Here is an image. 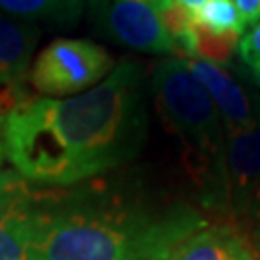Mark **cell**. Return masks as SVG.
<instances>
[{
    "mask_svg": "<svg viewBox=\"0 0 260 260\" xmlns=\"http://www.w3.org/2000/svg\"><path fill=\"white\" fill-rule=\"evenodd\" d=\"M149 135L145 70L120 62L91 91L31 96L4 116V156L33 185L72 187L125 168Z\"/></svg>",
    "mask_w": 260,
    "mask_h": 260,
    "instance_id": "1",
    "label": "cell"
},
{
    "mask_svg": "<svg viewBox=\"0 0 260 260\" xmlns=\"http://www.w3.org/2000/svg\"><path fill=\"white\" fill-rule=\"evenodd\" d=\"M206 225L185 199L139 177L104 174L41 189L33 260H168Z\"/></svg>",
    "mask_w": 260,
    "mask_h": 260,
    "instance_id": "2",
    "label": "cell"
},
{
    "mask_svg": "<svg viewBox=\"0 0 260 260\" xmlns=\"http://www.w3.org/2000/svg\"><path fill=\"white\" fill-rule=\"evenodd\" d=\"M150 91L160 118L183 145L185 166L203 205L220 212L228 133L214 101L183 60L160 62L150 77Z\"/></svg>",
    "mask_w": 260,
    "mask_h": 260,
    "instance_id": "3",
    "label": "cell"
},
{
    "mask_svg": "<svg viewBox=\"0 0 260 260\" xmlns=\"http://www.w3.org/2000/svg\"><path fill=\"white\" fill-rule=\"evenodd\" d=\"M112 70L114 58L101 45L85 39H56L37 54L27 81L37 93L56 99L99 85Z\"/></svg>",
    "mask_w": 260,
    "mask_h": 260,
    "instance_id": "4",
    "label": "cell"
},
{
    "mask_svg": "<svg viewBox=\"0 0 260 260\" xmlns=\"http://www.w3.org/2000/svg\"><path fill=\"white\" fill-rule=\"evenodd\" d=\"M89 8L99 31L114 43L139 52L179 54L160 18V0H89Z\"/></svg>",
    "mask_w": 260,
    "mask_h": 260,
    "instance_id": "5",
    "label": "cell"
},
{
    "mask_svg": "<svg viewBox=\"0 0 260 260\" xmlns=\"http://www.w3.org/2000/svg\"><path fill=\"white\" fill-rule=\"evenodd\" d=\"M41 189L16 170L0 172V260H33Z\"/></svg>",
    "mask_w": 260,
    "mask_h": 260,
    "instance_id": "6",
    "label": "cell"
},
{
    "mask_svg": "<svg viewBox=\"0 0 260 260\" xmlns=\"http://www.w3.org/2000/svg\"><path fill=\"white\" fill-rule=\"evenodd\" d=\"M260 185V121L228 135L222 166L220 214L239 222Z\"/></svg>",
    "mask_w": 260,
    "mask_h": 260,
    "instance_id": "7",
    "label": "cell"
},
{
    "mask_svg": "<svg viewBox=\"0 0 260 260\" xmlns=\"http://www.w3.org/2000/svg\"><path fill=\"white\" fill-rule=\"evenodd\" d=\"M191 74L201 81V85L210 94L216 108L220 112L225 133L232 135L247 129L260 121V94L247 91L239 81L230 75L222 66L185 58L183 60Z\"/></svg>",
    "mask_w": 260,
    "mask_h": 260,
    "instance_id": "8",
    "label": "cell"
},
{
    "mask_svg": "<svg viewBox=\"0 0 260 260\" xmlns=\"http://www.w3.org/2000/svg\"><path fill=\"white\" fill-rule=\"evenodd\" d=\"M168 260H252V241L235 222L222 220L179 243Z\"/></svg>",
    "mask_w": 260,
    "mask_h": 260,
    "instance_id": "9",
    "label": "cell"
},
{
    "mask_svg": "<svg viewBox=\"0 0 260 260\" xmlns=\"http://www.w3.org/2000/svg\"><path fill=\"white\" fill-rule=\"evenodd\" d=\"M37 41L39 31L31 21L0 14V87L25 83Z\"/></svg>",
    "mask_w": 260,
    "mask_h": 260,
    "instance_id": "10",
    "label": "cell"
},
{
    "mask_svg": "<svg viewBox=\"0 0 260 260\" xmlns=\"http://www.w3.org/2000/svg\"><path fill=\"white\" fill-rule=\"evenodd\" d=\"M0 10L23 21L48 19L56 23H74L83 6H77L72 0H0Z\"/></svg>",
    "mask_w": 260,
    "mask_h": 260,
    "instance_id": "11",
    "label": "cell"
},
{
    "mask_svg": "<svg viewBox=\"0 0 260 260\" xmlns=\"http://www.w3.org/2000/svg\"><path fill=\"white\" fill-rule=\"evenodd\" d=\"M197 25L205 27L210 33L225 35V33H235L241 35L245 29L239 10L232 0H206L203 6L191 12Z\"/></svg>",
    "mask_w": 260,
    "mask_h": 260,
    "instance_id": "12",
    "label": "cell"
},
{
    "mask_svg": "<svg viewBox=\"0 0 260 260\" xmlns=\"http://www.w3.org/2000/svg\"><path fill=\"white\" fill-rule=\"evenodd\" d=\"M241 35L235 33H210L205 27L197 25L193 19V45H191V58L197 60H205L212 64H225L232 60L233 52L239 47Z\"/></svg>",
    "mask_w": 260,
    "mask_h": 260,
    "instance_id": "13",
    "label": "cell"
},
{
    "mask_svg": "<svg viewBox=\"0 0 260 260\" xmlns=\"http://www.w3.org/2000/svg\"><path fill=\"white\" fill-rule=\"evenodd\" d=\"M237 50L243 66L251 74L252 81L260 87V21L251 25V31L243 35Z\"/></svg>",
    "mask_w": 260,
    "mask_h": 260,
    "instance_id": "14",
    "label": "cell"
},
{
    "mask_svg": "<svg viewBox=\"0 0 260 260\" xmlns=\"http://www.w3.org/2000/svg\"><path fill=\"white\" fill-rule=\"evenodd\" d=\"M251 239H260V185L254 191L251 203L239 222H235Z\"/></svg>",
    "mask_w": 260,
    "mask_h": 260,
    "instance_id": "15",
    "label": "cell"
},
{
    "mask_svg": "<svg viewBox=\"0 0 260 260\" xmlns=\"http://www.w3.org/2000/svg\"><path fill=\"white\" fill-rule=\"evenodd\" d=\"M235 6L245 21V27L254 25L260 19V0H235Z\"/></svg>",
    "mask_w": 260,
    "mask_h": 260,
    "instance_id": "16",
    "label": "cell"
},
{
    "mask_svg": "<svg viewBox=\"0 0 260 260\" xmlns=\"http://www.w3.org/2000/svg\"><path fill=\"white\" fill-rule=\"evenodd\" d=\"M176 2L183 4V6H185L187 10H191V12H193V10H197L199 6H203L206 0H176Z\"/></svg>",
    "mask_w": 260,
    "mask_h": 260,
    "instance_id": "17",
    "label": "cell"
},
{
    "mask_svg": "<svg viewBox=\"0 0 260 260\" xmlns=\"http://www.w3.org/2000/svg\"><path fill=\"white\" fill-rule=\"evenodd\" d=\"M252 241V260H260V239H251Z\"/></svg>",
    "mask_w": 260,
    "mask_h": 260,
    "instance_id": "18",
    "label": "cell"
},
{
    "mask_svg": "<svg viewBox=\"0 0 260 260\" xmlns=\"http://www.w3.org/2000/svg\"><path fill=\"white\" fill-rule=\"evenodd\" d=\"M4 158V145H2V118H0V162Z\"/></svg>",
    "mask_w": 260,
    "mask_h": 260,
    "instance_id": "19",
    "label": "cell"
},
{
    "mask_svg": "<svg viewBox=\"0 0 260 260\" xmlns=\"http://www.w3.org/2000/svg\"><path fill=\"white\" fill-rule=\"evenodd\" d=\"M74 4H77V6H83V0H72Z\"/></svg>",
    "mask_w": 260,
    "mask_h": 260,
    "instance_id": "20",
    "label": "cell"
},
{
    "mask_svg": "<svg viewBox=\"0 0 260 260\" xmlns=\"http://www.w3.org/2000/svg\"><path fill=\"white\" fill-rule=\"evenodd\" d=\"M160 2H162V6L166 8V6H168V4H170V2H172V0H160Z\"/></svg>",
    "mask_w": 260,
    "mask_h": 260,
    "instance_id": "21",
    "label": "cell"
}]
</instances>
